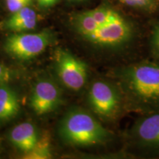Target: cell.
Masks as SVG:
<instances>
[{
	"label": "cell",
	"instance_id": "obj_14",
	"mask_svg": "<svg viewBox=\"0 0 159 159\" xmlns=\"http://www.w3.org/2000/svg\"><path fill=\"white\" fill-rule=\"evenodd\" d=\"M33 0H6V6L11 13L27 7H30Z\"/></svg>",
	"mask_w": 159,
	"mask_h": 159
},
{
	"label": "cell",
	"instance_id": "obj_11",
	"mask_svg": "<svg viewBox=\"0 0 159 159\" xmlns=\"http://www.w3.org/2000/svg\"><path fill=\"white\" fill-rule=\"evenodd\" d=\"M20 111V102L16 91L7 83L0 85V123L15 118Z\"/></svg>",
	"mask_w": 159,
	"mask_h": 159
},
{
	"label": "cell",
	"instance_id": "obj_8",
	"mask_svg": "<svg viewBox=\"0 0 159 159\" xmlns=\"http://www.w3.org/2000/svg\"><path fill=\"white\" fill-rule=\"evenodd\" d=\"M61 103L62 94L56 83L49 80H42L35 83L30 104L38 116L53 112L58 108Z\"/></svg>",
	"mask_w": 159,
	"mask_h": 159
},
{
	"label": "cell",
	"instance_id": "obj_16",
	"mask_svg": "<svg viewBox=\"0 0 159 159\" xmlns=\"http://www.w3.org/2000/svg\"><path fill=\"white\" fill-rule=\"evenodd\" d=\"M59 0H47V7H50L54 6L58 2Z\"/></svg>",
	"mask_w": 159,
	"mask_h": 159
},
{
	"label": "cell",
	"instance_id": "obj_18",
	"mask_svg": "<svg viewBox=\"0 0 159 159\" xmlns=\"http://www.w3.org/2000/svg\"><path fill=\"white\" fill-rule=\"evenodd\" d=\"M154 1H156V2H159V0H154Z\"/></svg>",
	"mask_w": 159,
	"mask_h": 159
},
{
	"label": "cell",
	"instance_id": "obj_1",
	"mask_svg": "<svg viewBox=\"0 0 159 159\" xmlns=\"http://www.w3.org/2000/svg\"><path fill=\"white\" fill-rule=\"evenodd\" d=\"M125 102L142 115L159 112V62L142 61L116 73Z\"/></svg>",
	"mask_w": 159,
	"mask_h": 159
},
{
	"label": "cell",
	"instance_id": "obj_17",
	"mask_svg": "<svg viewBox=\"0 0 159 159\" xmlns=\"http://www.w3.org/2000/svg\"><path fill=\"white\" fill-rule=\"evenodd\" d=\"M69 1H70V2H80V1H83V0H69Z\"/></svg>",
	"mask_w": 159,
	"mask_h": 159
},
{
	"label": "cell",
	"instance_id": "obj_10",
	"mask_svg": "<svg viewBox=\"0 0 159 159\" xmlns=\"http://www.w3.org/2000/svg\"><path fill=\"white\" fill-rule=\"evenodd\" d=\"M37 13L30 7H27L15 12L3 21L2 27L13 33H25L36 27Z\"/></svg>",
	"mask_w": 159,
	"mask_h": 159
},
{
	"label": "cell",
	"instance_id": "obj_9",
	"mask_svg": "<svg viewBox=\"0 0 159 159\" xmlns=\"http://www.w3.org/2000/svg\"><path fill=\"white\" fill-rule=\"evenodd\" d=\"M39 138L36 128L30 122H23L16 125L8 136L11 144L24 154L33 150Z\"/></svg>",
	"mask_w": 159,
	"mask_h": 159
},
{
	"label": "cell",
	"instance_id": "obj_7",
	"mask_svg": "<svg viewBox=\"0 0 159 159\" xmlns=\"http://www.w3.org/2000/svg\"><path fill=\"white\" fill-rule=\"evenodd\" d=\"M130 135L143 153L159 156V112L143 115L133 125Z\"/></svg>",
	"mask_w": 159,
	"mask_h": 159
},
{
	"label": "cell",
	"instance_id": "obj_4",
	"mask_svg": "<svg viewBox=\"0 0 159 159\" xmlns=\"http://www.w3.org/2000/svg\"><path fill=\"white\" fill-rule=\"evenodd\" d=\"M134 36V27L122 16L111 22L97 24L96 29L83 39L99 48L118 49L128 45Z\"/></svg>",
	"mask_w": 159,
	"mask_h": 159
},
{
	"label": "cell",
	"instance_id": "obj_6",
	"mask_svg": "<svg viewBox=\"0 0 159 159\" xmlns=\"http://www.w3.org/2000/svg\"><path fill=\"white\" fill-rule=\"evenodd\" d=\"M54 59L57 75L64 86L74 91L81 90L88 80L86 63L63 49L55 50Z\"/></svg>",
	"mask_w": 159,
	"mask_h": 159
},
{
	"label": "cell",
	"instance_id": "obj_15",
	"mask_svg": "<svg viewBox=\"0 0 159 159\" xmlns=\"http://www.w3.org/2000/svg\"><path fill=\"white\" fill-rule=\"evenodd\" d=\"M13 73L8 66L0 62V85L8 83L13 77Z\"/></svg>",
	"mask_w": 159,
	"mask_h": 159
},
{
	"label": "cell",
	"instance_id": "obj_3",
	"mask_svg": "<svg viewBox=\"0 0 159 159\" xmlns=\"http://www.w3.org/2000/svg\"><path fill=\"white\" fill-rule=\"evenodd\" d=\"M88 102L93 112L105 121L116 119L125 103L121 89L114 83L102 80L91 84Z\"/></svg>",
	"mask_w": 159,
	"mask_h": 159
},
{
	"label": "cell",
	"instance_id": "obj_2",
	"mask_svg": "<svg viewBox=\"0 0 159 159\" xmlns=\"http://www.w3.org/2000/svg\"><path fill=\"white\" fill-rule=\"evenodd\" d=\"M59 134L65 142L80 147L105 144L113 136L91 113L76 108L65 114L60 123Z\"/></svg>",
	"mask_w": 159,
	"mask_h": 159
},
{
	"label": "cell",
	"instance_id": "obj_5",
	"mask_svg": "<svg viewBox=\"0 0 159 159\" xmlns=\"http://www.w3.org/2000/svg\"><path fill=\"white\" fill-rule=\"evenodd\" d=\"M53 40L51 32L37 33H13L6 38L4 49L11 57L27 61L41 55Z\"/></svg>",
	"mask_w": 159,
	"mask_h": 159
},
{
	"label": "cell",
	"instance_id": "obj_12",
	"mask_svg": "<svg viewBox=\"0 0 159 159\" xmlns=\"http://www.w3.org/2000/svg\"><path fill=\"white\" fill-rule=\"evenodd\" d=\"M51 158V140L47 133L39 136L33 150L24 154L23 157L25 159H49Z\"/></svg>",
	"mask_w": 159,
	"mask_h": 159
},
{
	"label": "cell",
	"instance_id": "obj_13",
	"mask_svg": "<svg viewBox=\"0 0 159 159\" xmlns=\"http://www.w3.org/2000/svg\"><path fill=\"white\" fill-rule=\"evenodd\" d=\"M150 48L152 56L159 61V22L154 26L151 32Z\"/></svg>",
	"mask_w": 159,
	"mask_h": 159
}]
</instances>
